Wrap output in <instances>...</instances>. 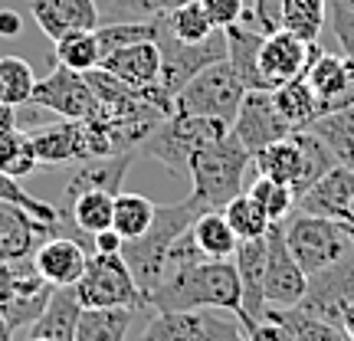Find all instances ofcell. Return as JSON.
Segmentation results:
<instances>
[{
	"label": "cell",
	"instance_id": "obj_43",
	"mask_svg": "<svg viewBox=\"0 0 354 341\" xmlns=\"http://www.w3.org/2000/svg\"><path fill=\"white\" fill-rule=\"evenodd\" d=\"M207 17H210V24L216 30H223V26H233L243 20V13H246V0H201Z\"/></svg>",
	"mask_w": 354,
	"mask_h": 341
},
{
	"label": "cell",
	"instance_id": "obj_50",
	"mask_svg": "<svg viewBox=\"0 0 354 341\" xmlns=\"http://www.w3.org/2000/svg\"><path fill=\"white\" fill-rule=\"evenodd\" d=\"M0 341H13V329L7 325V318H3V312H0Z\"/></svg>",
	"mask_w": 354,
	"mask_h": 341
},
{
	"label": "cell",
	"instance_id": "obj_35",
	"mask_svg": "<svg viewBox=\"0 0 354 341\" xmlns=\"http://www.w3.org/2000/svg\"><path fill=\"white\" fill-rule=\"evenodd\" d=\"M161 20V17H158ZM158 20H118V24H99L95 33H99V50L102 59L109 53L122 50V46H131V43H141V39H158Z\"/></svg>",
	"mask_w": 354,
	"mask_h": 341
},
{
	"label": "cell",
	"instance_id": "obj_49",
	"mask_svg": "<svg viewBox=\"0 0 354 341\" xmlns=\"http://www.w3.org/2000/svg\"><path fill=\"white\" fill-rule=\"evenodd\" d=\"M338 325L344 329L348 341H354V302H348V305L342 308V315H338Z\"/></svg>",
	"mask_w": 354,
	"mask_h": 341
},
{
	"label": "cell",
	"instance_id": "obj_15",
	"mask_svg": "<svg viewBox=\"0 0 354 341\" xmlns=\"http://www.w3.org/2000/svg\"><path fill=\"white\" fill-rule=\"evenodd\" d=\"M135 158H138V151L105 154V158H88V161H82V165L73 171V177L66 181L56 210H63L66 203L73 201L76 194H82V190H109V194H118L128 167L135 165Z\"/></svg>",
	"mask_w": 354,
	"mask_h": 341
},
{
	"label": "cell",
	"instance_id": "obj_31",
	"mask_svg": "<svg viewBox=\"0 0 354 341\" xmlns=\"http://www.w3.org/2000/svg\"><path fill=\"white\" fill-rule=\"evenodd\" d=\"M161 24L171 37H177L180 43H203V39H210L216 33V26L210 24V17L203 10L201 0H184V3H177L171 13L161 17Z\"/></svg>",
	"mask_w": 354,
	"mask_h": 341
},
{
	"label": "cell",
	"instance_id": "obj_34",
	"mask_svg": "<svg viewBox=\"0 0 354 341\" xmlns=\"http://www.w3.org/2000/svg\"><path fill=\"white\" fill-rule=\"evenodd\" d=\"M246 194L263 207V214L269 216V223H286L289 214L295 210V194H292V187L289 184H279L272 177L259 174L253 184L246 187Z\"/></svg>",
	"mask_w": 354,
	"mask_h": 341
},
{
	"label": "cell",
	"instance_id": "obj_42",
	"mask_svg": "<svg viewBox=\"0 0 354 341\" xmlns=\"http://www.w3.org/2000/svg\"><path fill=\"white\" fill-rule=\"evenodd\" d=\"M203 341H250L243 322L236 315L233 318H220V315H203Z\"/></svg>",
	"mask_w": 354,
	"mask_h": 341
},
{
	"label": "cell",
	"instance_id": "obj_26",
	"mask_svg": "<svg viewBox=\"0 0 354 341\" xmlns=\"http://www.w3.org/2000/svg\"><path fill=\"white\" fill-rule=\"evenodd\" d=\"M138 308H82L73 341H125Z\"/></svg>",
	"mask_w": 354,
	"mask_h": 341
},
{
	"label": "cell",
	"instance_id": "obj_46",
	"mask_svg": "<svg viewBox=\"0 0 354 341\" xmlns=\"http://www.w3.org/2000/svg\"><path fill=\"white\" fill-rule=\"evenodd\" d=\"M122 243H125V240H122L112 227L99 230V233L92 237V253H122Z\"/></svg>",
	"mask_w": 354,
	"mask_h": 341
},
{
	"label": "cell",
	"instance_id": "obj_21",
	"mask_svg": "<svg viewBox=\"0 0 354 341\" xmlns=\"http://www.w3.org/2000/svg\"><path fill=\"white\" fill-rule=\"evenodd\" d=\"M266 30L259 24H240L223 26V39H227V59L233 63V69L240 73V79L246 82V89H263V79H259V66H256V56H259V46H263Z\"/></svg>",
	"mask_w": 354,
	"mask_h": 341
},
{
	"label": "cell",
	"instance_id": "obj_32",
	"mask_svg": "<svg viewBox=\"0 0 354 341\" xmlns=\"http://www.w3.org/2000/svg\"><path fill=\"white\" fill-rule=\"evenodd\" d=\"M141 341H203L201 312H151Z\"/></svg>",
	"mask_w": 354,
	"mask_h": 341
},
{
	"label": "cell",
	"instance_id": "obj_27",
	"mask_svg": "<svg viewBox=\"0 0 354 341\" xmlns=\"http://www.w3.org/2000/svg\"><path fill=\"white\" fill-rule=\"evenodd\" d=\"M325 20H328V0H282L279 7V26L305 43H318Z\"/></svg>",
	"mask_w": 354,
	"mask_h": 341
},
{
	"label": "cell",
	"instance_id": "obj_13",
	"mask_svg": "<svg viewBox=\"0 0 354 341\" xmlns=\"http://www.w3.org/2000/svg\"><path fill=\"white\" fill-rule=\"evenodd\" d=\"M46 237H59V233L24 207L0 201V263L30 259L39 240H46Z\"/></svg>",
	"mask_w": 354,
	"mask_h": 341
},
{
	"label": "cell",
	"instance_id": "obj_19",
	"mask_svg": "<svg viewBox=\"0 0 354 341\" xmlns=\"http://www.w3.org/2000/svg\"><path fill=\"white\" fill-rule=\"evenodd\" d=\"M233 266L240 273L243 286V329L253 325L266 315V299H263V269H266V233L253 237V240H240L236 253H233Z\"/></svg>",
	"mask_w": 354,
	"mask_h": 341
},
{
	"label": "cell",
	"instance_id": "obj_39",
	"mask_svg": "<svg viewBox=\"0 0 354 341\" xmlns=\"http://www.w3.org/2000/svg\"><path fill=\"white\" fill-rule=\"evenodd\" d=\"M37 167V154H33V145H30V135L24 128L17 131H7L0 135V171L10 177H26Z\"/></svg>",
	"mask_w": 354,
	"mask_h": 341
},
{
	"label": "cell",
	"instance_id": "obj_47",
	"mask_svg": "<svg viewBox=\"0 0 354 341\" xmlns=\"http://www.w3.org/2000/svg\"><path fill=\"white\" fill-rule=\"evenodd\" d=\"M24 33V17L17 10H0V37L3 39H13Z\"/></svg>",
	"mask_w": 354,
	"mask_h": 341
},
{
	"label": "cell",
	"instance_id": "obj_25",
	"mask_svg": "<svg viewBox=\"0 0 354 341\" xmlns=\"http://www.w3.org/2000/svg\"><path fill=\"white\" fill-rule=\"evenodd\" d=\"M305 128H312L318 138L328 145L338 165H344V167H351L354 171V105L318 115L315 122L305 125Z\"/></svg>",
	"mask_w": 354,
	"mask_h": 341
},
{
	"label": "cell",
	"instance_id": "obj_5",
	"mask_svg": "<svg viewBox=\"0 0 354 341\" xmlns=\"http://www.w3.org/2000/svg\"><path fill=\"white\" fill-rule=\"evenodd\" d=\"M82 308H138L151 312L148 295L138 289L122 253H92L86 273L73 286Z\"/></svg>",
	"mask_w": 354,
	"mask_h": 341
},
{
	"label": "cell",
	"instance_id": "obj_38",
	"mask_svg": "<svg viewBox=\"0 0 354 341\" xmlns=\"http://www.w3.org/2000/svg\"><path fill=\"white\" fill-rule=\"evenodd\" d=\"M0 201H7V203H17V207H24V210H30V214L37 216V220H43V223H50L59 237H73L69 233V227L63 223V214L53 207V203H43L37 201L33 194H26L24 187H20V181L10 174H3L0 171Z\"/></svg>",
	"mask_w": 354,
	"mask_h": 341
},
{
	"label": "cell",
	"instance_id": "obj_1",
	"mask_svg": "<svg viewBox=\"0 0 354 341\" xmlns=\"http://www.w3.org/2000/svg\"><path fill=\"white\" fill-rule=\"evenodd\" d=\"M201 214L203 207L190 194L184 201H174V203H154V220L148 227V233H141L138 240L122 243V259L128 263L131 276H135V282H138V289L145 295H151L158 289L174 240L180 233H187L190 223Z\"/></svg>",
	"mask_w": 354,
	"mask_h": 341
},
{
	"label": "cell",
	"instance_id": "obj_2",
	"mask_svg": "<svg viewBox=\"0 0 354 341\" xmlns=\"http://www.w3.org/2000/svg\"><path fill=\"white\" fill-rule=\"evenodd\" d=\"M250 165H253V154L236 141V135L233 131L220 135L190 158V197L203 210H223L236 194L246 190V167Z\"/></svg>",
	"mask_w": 354,
	"mask_h": 341
},
{
	"label": "cell",
	"instance_id": "obj_7",
	"mask_svg": "<svg viewBox=\"0 0 354 341\" xmlns=\"http://www.w3.org/2000/svg\"><path fill=\"white\" fill-rule=\"evenodd\" d=\"M158 46H161V73H158L154 86L161 89L165 95H171V99H177V92L187 86L203 66H210L227 56L223 30H216L214 37L203 39V43H180L177 37L167 33L161 20H158Z\"/></svg>",
	"mask_w": 354,
	"mask_h": 341
},
{
	"label": "cell",
	"instance_id": "obj_41",
	"mask_svg": "<svg viewBox=\"0 0 354 341\" xmlns=\"http://www.w3.org/2000/svg\"><path fill=\"white\" fill-rule=\"evenodd\" d=\"M331 26H335V37L342 43L344 56L354 63V7L348 0H335L331 3Z\"/></svg>",
	"mask_w": 354,
	"mask_h": 341
},
{
	"label": "cell",
	"instance_id": "obj_11",
	"mask_svg": "<svg viewBox=\"0 0 354 341\" xmlns=\"http://www.w3.org/2000/svg\"><path fill=\"white\" fill-rule=\"evenodd\" d=\"M322 46L318 43H305L289 30H272L263 37V46H259V56H256V66H259V79H263V89H276L289 79L302 76L308 63H315L322 56Z\"/></svg>",
	"mask_w": 354,
	"mask_h": 341
},
{
	"label": "cell",
	"instance_id": "obj_18",
	"mask_svg": "<svg viewBox=\"0 0 354 341\" xmlns=\"http://www.w3.org/2000/svg\"><path fill=\"white\" fill-rule=\"evenodd\" d=\"M99 66L128 89H148L158 82V73H161V46L158 39H141V43L109 53Z\"/></svg>",
	"mask_w": 354,
	"mask_h": 341
},
{
	"label": "cell",
	"instance_id": "obj_29",
	"mask_svg": "<svg viewBox=\"0 0 354 341\" xmlns=\"http://www.w3.org/2000/svg\"><path fill=\"white\" fill-rule=\"evenodd\" d=\"M263 318H279V322H286L289 331L295 335V341H348L344 329L338 322H331V318H322V315H312V312H305V308H266Z\"/></svg>",
	"mask_w": 354,
	"mask_h": 341
},
{
	"label": "cell",
	"instance_id": "obj_53",
	"mask_svg": "<svg viewBox=\"0 0 354 341\" xmlns=\"http://www.w3.org/2000/svg\"><path fill=\"white\" fill-rule=\"evenodd\" d=\"M348 227H351V233H354V223H348Z\"/></svg>",
	"mask_w": 354,
	"mask_h": 341
},
{
	"label": "cell",
	"instance_id": "obj_37",
	"mask_svg": "<svg viewBox=\"0 0 354 341\" xmlns=\"http://www.w3.org/2000/svg\"><path fill=\"white\" fill-rule=\"evenodd\" d=\"M223 216H227L230 230L236 233V240H253V237H263L266 230L272 227V223H269V216L263 214V207H259L246 190L236 194V197L223 207Z\"/></svg>",
	"mask_w": 354,
	"mask_h": 341
},
{
	"label": "cell",
	"instance_id": "obj_48",
	"mask_svg": "<svg viewBox=\"0 0 354 341\" xmlns=\"http://www.w3.org/2000/svg\"><path fill=\"white\" fill-rule=\"evenodd\" d=\"M20 128V118H17V105H7V102H0V135H7V131H17Z\"/></svg>",
	"mask_w": 354,
	"mask_h": 341
},
{
	"label": "cell",
	"instance_id": "obj_14",
	"mask_svg": "<svg viewBox=\"0 0 354 341\" xmlns=\"http://www.w3.org/2000/svg\"><path fill=\"white\" fill-rule=\"evenodd\" d=\"M86 263H88V250L73 237H46L33 250L37 273L56 289L76 286L79 276L86 273Z\"/></svg>",
	"mask_w": 354,
	"mask_h": 341
},
{
	"label": "cell",
	"instance_id": "obj_40",
	"mask_svg": "<svg viewBox=\"0 0 354 341\" xmlns=\"http://www.w3.org/2000/svg\"><path fill=\"white\" fill-rule=\"evenodd\" d=\"M180 0H112L109 10L102 13V24H118V20H158L171 13Z\"/></svg>",
	"mask_w": 354,
	"mask_h": 341
},
{
	"label": "cell",
	"instance_id": "obj_33",
	"mask_svg": "<svg viewBox=\"0 0 354 341\" xmlns=\"http://www.w3.org/2000/svg\"><path fill=\"white\" fill-rule=\"evenodd\" d=\"M56 63L69 66L76 73H88L102 63L99 33L95 30H69L66 37L56 39Z\"/></svg>",
	"mask_w": 354,
	"mask_h": 341
},
{
	"label": "cell",
	"instance_id": "obj_16",
	"mask_svg": "<svg viewBox=\"0 0 354 341\" xmlns=\"http://www.w3.org/2000/svg\"><path fill=\"white\" fill-rule=\"evenodd\" d=\"M30 13L53 43L69 30H95L102 24L95 0H30Z\"/></svg>",
	"mask_w": 354,
	"mask_h": 341
},
{
	"label": "cell",
	"instance_id": "obj_17",
	"mask_svg": "<svg viewBox=\"0 0 354 341\" xmlns=\"http://www.w3.org/2000/svg\"><path fill=\"white\" fill-rule=\"evenodd\" d=\"M351 194H354V171L344 165H335L328 174H322L295 201V210L331 216V220H344L348 223V201H351Z\"/></svg>",
	"mask_w": 354,
	"mask_h": 341
},
{
	"label": "cell",
	"instance_id": "obj_24",
	"mask_svg": "<svg viewBox=\"0 0 354 341\" xmlns=\"http://www.w3.org/2000/svg\"><path fill=\"white\" fill-rule=\"evenodd\" d=\"M190 237L197 243V250H201L207 259H233L236 253V233L230 230L227 216L223 210H203L194 223H190Z\"/></svg>",
	"mask_w": 354,
	"mask_h": 341
},
{
	"label": "cell",
	"instance_id": "obj_36",
	"mask_svg": "<svg viewBox=\"0 0 354 341\" xmlns=\"http://www.w3.org/2000/svg\"><path fill=\"white\" fill-rule=\"evenodd\" d=\"M37 76L20 56H0V102L7 105H30Z\"/></svg>",
	"mask_w": 354,
	"mask_h": 341
},
{
	"label": "cell",
	"instance_id": "obj_9",
	"mask_svg": "<svg viewBox=\"0 0 354 341\" xmlns=\"http://www.w3.org/2000/svg\"><path fill=\"white\" fill-rule=\"evenodd\" d=\"M30 105L39 112H53L59 118H88L99 109V95L88 86L86 73H76L69 66L56 63L46 79H37Z\"/></svg>",
	"mask_w": 354,
	"mask_h": 341
},
{
	"label": "cell",
	"instance_id": "obj_12",
	"mask_svg": "<svg viewBox=\"0 0 354 341\" xmlns=\"http://www.w3.org/2000/svg\"><path fill=\"white\" fill-rule=\"evenodd\" d=\"M348 302H354V250L344 259H338L331 269L318 273V276H308V292L299 302V308L338 322V315H342V308Z\"/></svg>",
	"mask_w": 354,
	"mask_h": 341
},
{
	"label": "cell",
	"instance_id": "obj_54",
	"mask_svg": "<svg viewBox=\"0 0 354 341\" xmlns=\"http://www.w3.org/2000/svg\"><path fill=\"white\" fill-rule=\"evenodd\" d=\"M180 3H184V0H180Z\"/></svg>",
	"mask_w": 354,
	"mask_h": 341
},
{
	"label": "cell",
	"instance_id": "obj_4",
	"mask_svg": "<svg viewBox=\"0 0 354 341\" xmlns=\"http://www.w3.org/2000/svg\"><path fill=\"white\" fill-rule=\"evenodd\" d=\"M282 230H286V246L295 256V263L305 269V276L325 273L354 250V233L344 220L299 210Z\"/></svg>",
	"mask_w": 354,
	"mask_h": 341
},
{
	"label": "cell",
	"instance_id": "obj_30",
	"mask_svg": "<svg viewBox=\"0 0 354 341\" xmlns=\"http://www.w3.org/2000/svg\"><path fill=\"white\" fill-rule=\"evenodd\" d=\"M272 99H276L279 112L292 122V128H305L318 118V99H315V92L308 89L305 76H295L289 82L276 86L272 89Z\"/></svg>",
	"mask_w": 354,
	"mask_h": 341
},
{
	"label": "cell",
	"instance_id": "obj_20",
	"mask_svg": "<svg viewBox=\"0 0 354 341\" xmlns=\"http://www.w3.org/2000/svg\"><path fill=\"white\" fill-rule=\"evenodd\" d=\"M53 292H56V286H50L46 279L39 276L33 259H24V263H20V282H17L13 299L7 305H0V312H3V318H7V325H10L13 331L24 329V325H33V322L46 312Z\"/></svg>",
	"mask_w": 354,
	"mask_h": 341
},
{
	"label": "cell",
	"instance_id": "obj_45",
	"mask_svg": "<svg viewBox=\"0 0 354 341\" xmlns=\"http://www.w3.org/2000/svg\"><path fill=\"white\" fill-rule=\"evenodd\" d=\"M24 263V259H20ZM20 263H0V305H7L20 282Z\"/></svg>",
	"mask_w": 354,
	"mask_h": 341
},
{
	"label": "cell",
	"instance_id": "obj_3",
	"mask_svg": "<svg viewBox=\"0 0 354 341\" xmlns=\"http://www.w3.org/2000/svg\"><path fill=\"white\" fill-rule=\"evenodd\" d=\"M227 131L230 125L220 118H203V115H187L174 109L148 138L141 141L138 158H151L158 165H165L171 174H187L190 158L201 151L203 145L216 141Z\"/></svg>",
	"mask_w": 354,
	"mask_h": 341
},
{
	"label": "cell",
	"instance_id": "obj_6",
	"mask_svg": "<svg viewBox=\"0 0 354 341\" xmlns=\"http://www.w3.org/2000/svg\"><path fill=\"white\" fill-rule=\"evenodd\" d=\"M246 92H250L246 82H243L240 73L233 69V63L223 56V59H216V63L203 66L201 73L177 92L174 109L177 112H187V115H203V118H220V122L233 125L236 109H240V102Z\"/></svg>",
	"mask_w": 354,
	"mask_h": 341
},
{
	"label": "cell",
	"instance_id": "obj_10",
	"mask_svg": "<svg viewBox=\"0 0 354 341\" xmlns=\"http://www.w3.org/2000/svg\"><path fill=\"white\" fill-rule=\"evenodd\" d=\"M230 131L236 135V141L246 151L256 154L259 148L272 145V141L289 138L295 128H292V122L286 115L279 112L276 99H272V89H250L243 95L240 109H236V118H233Z\"/></svg>",
	"mask_w": 354,
	"mask_h": 341
},
{
	"label": "cell",
	"instance_id": "obj_22",
	"mask_svg": "<svg viewBox=\"0 0 354 341\" xmlns=\"http://www.w3.org/2000/svg\"><path fill=\"white\" fill-rule=\"evenodd\" d=\"M308 89L318 99V115H325L331 109V102L342 95L344 82H348V56H335V53H322L315 63H308L302 73Z\"/></svg>",
	"mask_w": 354,
	"mask_h": 341
},
{
	"label": "cell",
	"instance_id": "obj_8",
	"mask_svg": "<svg viewBox=\"0 0 354 341\" xmlns=\"http://www.w3.org/2000/svg\"><path fill=\"white\" fill-rule=\"evenodd\" d=\"M308 292V276L295 263V256L286 246L282 223L266 230V269H263V299L266 308H295Z\"/></svg>",
	"mask_w": 354,
	"mask_h": 341
},
{
	"label": "cell",
	"instance_id": "obj_28",
	"mask_svg": "<svg viewBox=\"0 0 354 341\" xmlns=\"http://www.w3.org/2000/svg\"><path fill=\"white\" fill-rule=\"evenodd\" d=\"M154 220V201L145 194H131V190H118L112 207V230L122 240H138L141 233H148Z\"/></svg>",
	"mask_w": 354,
	"mask_h": 341
},
{
	"label": "cell",
	"instance_id": "obj_51",
	"mask_svg": "<svg viewBox=\"0 0 354 341\" xmlns=\"http://www.w3.org/2000/svg\"><path fill=\"white\" fill-rule=\"evenodd\" d=\"M348 223H354V194H351V201H348Z\"/></svg>",
	"mask_w": 354,
	"mask_h": 341
},
{
	"label": "cell",
	"instance_id": "obj_52",
	"mask_svg": "<svg viewBox=\"0 0 354 341\" xmlns=\"http://www.w3.org/2000/svg\"><path fill=\"white\" fill-rule=\"evenodd\" d=\"M26 341H50V338H33V335H30V338H26Z\"/></svg>",
	"mask_w": 354,
	"mask_h": 341
},
{
	"label": "cell",
	"instance_id": "obj_23",
	"mask_svg": "<svg viewBox=\"0 0 354 341\" xmlns=\"http://www.w3.org/2000/svg\"><path fill=\"white\" fill-rule=\"evenodd\" d=\"M256 174L272 177L279 184H289L292 194H295V184H299V167H302V154H299V141H295V131L289 138L272 141L253 154Z\"/></svg>",
	"mask_w": 354,
	"mask_h": 341
},
{
	"label": "cell",
	"instance_id": "obj_44",
	"mask_svg": "<svg viewBox=\"0 0 354 341\" xmlns=\"http://www.w3.org/2000/svg\"><path fill=\"white\" fill-rule=\"evenodd\" d=\"M279 7H282V0H256V3H253L256 24L263 26L266 33L279 30Z\"/></svg>",
	"mask_w": 354,
	"mask_h": 341
}]
</instances>
